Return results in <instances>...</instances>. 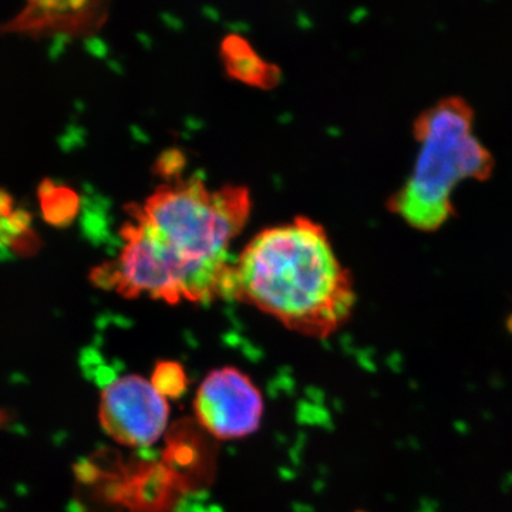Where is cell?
I'll list each match as a JSON object with an SVG mask.
<instances>
[{
	"label": "cell",
	"instance_id": "8",
	"mask_svg": "<svg viewBox=\"0 0 512 512\" xmlns=\"http://www.w3.org/2000/svg\"><path fill=\"white\" fill-rule=\"evenodd\" d=\"M39 200L43 218L53 227H67L79 215V194L64 185L45 181L39 187Z\"/></svg>",
	"mask_w": 512,
	"mask_h": 512
},
{
	"label": "cell",
	"instance_id": "1",
	"mask_svg": "<svg viewBox=\"0 0 512 512\" xmlns=\"http://www.w3.org/2000/svg\"><path fill=\"white\" fill-rule=\"evenodd\" d=\"M251 210L244 185L210 188L198 177L168 180L140 204L127 205L123 247L94 269L92 281L124 298L147 296L168 305L227 298L234 264L229 248Z\"/></svg>",
	"mask_w": 512,
	"mask_h": 512
},
{
	"label": "cell",
	"instance_id": "6",
	"mask_svg": "<svg viewBox=\"0 0 512 512\" xmlns=\"http://www.w3.org/2000/svg\"><path fill=\"white\" fill-rule=\"evenodd\" d=\"M107 10L101 2H32L2 32L32 36L89 35L103 25Z\"/></svg>",
	"mask_w": 512,
	"mask_h": 512
},
{
	"label": "cell",
	"instance_id": "10",
	"mask_svg": "<svg viewBox=\"0 0 512 512\" xmlns=\"http://www.w3.org/2000/svg\"><path fill=\"white\" fill-rule=\"evenodd\" d=\"M13 212L12 197L3 190H0V221L6 220Z\"/></svg>",
	"mask_w": 512,
	"mask_h": 512
},
{
	"label": "cell",
	"instance_id": "7",
	"mask_svg": "<svg viewBox=\"0 0 512 512\" xmlns=\"http://www.w3.org/2000/svg\"><path fill=\"white\" fill-rule=\"evenodd\" d=\"M221 52L228 73L241 82L266 89L279 79L278 69L266 63L242 37L228 36L222 43Z\"/></svg>",
	"mask_w": 512,
	"mask_h": 512
},
{
	"label": "cell",
	"instance_id": "5",
	"mask_svg": "<svg viewBox=\"0 0 512 512\" xmlns=\"http://www.w3.org/2000/svg\"><path fill=\"white\" fill-rule=\"evenodd\" d=\"M100 423L119 444L150 447L161 439L170 419L167 399L140 375L117 377L103 390Z\"/></svg>",
	"mask_w": 512,
	"mask_h": 512
},
{
	"label": "cell",
	"instance_id": "2",
	"mask_svg": "<svg viewBox=\"0 0 512 512\" xmlns=\"http://www.w3.org/2000/svg\"><path fill=\"white\" fill-rule=\"evenodd\" d=\"M227 298L325 339L352 316L355 286L325 228L306 217L262 229L232 264Z\"/></svg>",
	"mask_w": 512,
	"mask_h": 512
},
{
	"label": "cell",
	"instance_id": "4",
	"mask_svg": "<svg viewBox=\"0 0 512 512\" xmlns=\"http://www.w3.org/2000/svg\"><path fill=\"white\" fill-rule=\"evenodd\" d=\"M194 412L201 426L217 439H244L261 427L264 399L247 373L225 366L202 380Z\"/></svg>",
	"mask_w": 512,
	"mask_h": 512
},
{
	"label": "cell",
	"instance_id": "3",
	"mask_svg": "<svg viewBox=\"0 0 512 512\" xmlns=\"http://www.w3.org/2000/svg\"><path fill=\"white\" fill-rule=\"evenodd\" d=\"M473 120L466 101L450 97L421 113L414 124L419 156L409 180L389 201L390 210L413 228H440L453 215L456 185L491 174L493 158L474 136Z\"/></svg>",
	"mask_w": 512,
	"mask_h": 512
},
{
	"label": "cell",
	"instance_id": "9",
	"mask_svg": "<svg viewBox=\"0 0 512 512\" xmlns=\"http://www.w3.org/2000/svg\"><path fill=\"white\" fill-rule=\"evenodd\" d=\"M151 383L165 399H177L187 390V376L183 366L174 362H161L154 370Z\"/></svg>",
	"mask_w": 512,
	"mask_h": 512
}]
</instances>
